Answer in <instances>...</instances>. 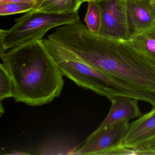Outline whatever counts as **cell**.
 I'll use <instances>...</instances> for the list:
<instances>
[{
  "instance_id": "6da1fadb",
  "label": "cell",
  "mask_w": 155,
  "mask_h": 155,
  "mask_svg": "<svg viewBox=\"0 0 155 155\" xmlns=\"http://www.w3.org/2000/svg\"><path fill=\"white\" fill-rule=\"evenodd\" d=\"M49 38L94 68L155 96V62L129 40L95 34L81 20L58 27Z\"/></svg>"
},
{
  "instance_id": "7a4b0ae2",
  "label": "cell",
  "mask_w": 155,
  "mask_h": 155,
  "mask_svg": "<svg viewBox=\"0 0 155 155\" xmlns=\"http://www.w3.org/2000/svg\"><path fill=\"white\" fill-rule=\"evenodd\" d=\"M0 57L12 79L16 102L42 106L61 94L63 75L43 40L12 49Z\"/></svg>"
},
{
  "instance_id": "3957f363",
  "label": "cell",
  "mask_w": 155,
  "mask_h": 155,
  "mask_svg": "<svg viewBox=\"0 0 155 155\" xmlns=\"http://www.w3.org/2000/svg\"><path fill=\"white\" fill-rule=\"evenodd\" d=\"M43 42L63 76L81 87L111 101L117 96L130 97L155 107V96L140 91L81 61L73 54L47 38Z\"/></svg>"
},
{
  "instance_id": "277c9868",
  "label": "cell",
  "mask_w": 155,
  "mask_h": 155,
  "mask_svg": "<svg viewBox=\"0 0 155 155\" xmlns=\"http://www.w3.org/2000/svg\"><path fill=\"white\" fill-rule=\"evenodd\" d=\"M80 20L78 12L50 14L32 11L15 20L8 30H0V55L34 40H42L51 30Z\"/></svg>"
},
{
  "instance_id": "5b68a950",
  "label": "cell",
  "mask_w": 155,
  "mask_h": 155,
  "mask_svg": "<svg viewBox=\"0 0 155 155\" xmlns=\"http://www.w3.org/2000/svg\"><path fill=\"white\" fill-rule=\"evenodd\" d=\"M127 0H100L101 23L99 35L129 40L131 35L127 13Z\"/></svg>"
},
{
  "instance_id": "8992f818",
  "label": "cell",
  "mask_w": 155,
  "mask_h": 155,
  "mask_svg": "<svg viewBox=\"0 0 155 155\" xmlns=\"http://www.w3.org/2000/svg\"><path fill=\"white\" fill-rule=\"evenodd\" d=\"M129 120L119 121L91 133L84 144L73 155H105L122 145V141L130 127Z\"/></svg>"
},
{
  "instance_id": "52a82bcc",
  "label": "cell",
  "mask_w": 155,
  "mask_h": 155,
  "mask_svg": "<svg viewBox=\"0 0 155 155\" xmlns=\"http://www.w3.org/2000/svg\"><path fill=\"white\" fill-rule=\"evenodd\" d=\"M155 141V107L130 124L122 145L134 150L143 148Z\"/></svg>"
},
{
  "instance_id": "ba28073f",
  "label": "cell",
  "mask_w": 155,
  "mask_h": 155,
  "mask_svg": "<svg viewBox=\"0 0 155 155\" xmlns=\"http://www.w3.org/2000/svg\"><path fill=\"white\" fill-rule=\"evenodd\" d=\"M111 107L107 117L96 131H98L121 120H130L142 115L138 101L134 98L117 96L111 101Z\"/></svg>"
},
{
  "instance_id": "9c48e42d",
  "label": "cell",
  "mask_w": 155,
  "mask_h": 155,
  "mask_svg": "<svg viewBox=\"0 0 155 155\" xmlns=\"http://www.w3.org/2000/svg\"><path fill=\"white\" fill-rule=\"evenodd\" d=\"M127 13L131 34L141 32L155 23V14L150 0H127Z\"/></svg>"
},
{
  "instance_id": "30bf717a",
  "label": "cell",
  "mask_w": 155,
  "mask_h": 155,
  "mask_svg": "<svg viewBox=\"0 0 155 155\" xmlns=\"http://www.w3.org/2000/svg\"><path fill=\"white\" fill-rule=\"evenodd\" d=\"M129 41L137 50L155 62V23L145 30L131 34Z\"/></svg>"
},
{
  "instance_id": "8fae6325",
  "label": "cell",
  "mask_w": 155,
  "mask_h": 155,
  "mask_svg": "<svg viewBox=\"0 0 155 155\" xmlns=\"http://www.w3.org/2000/svg\"><path fill=\"white\" fill-rule=\"evenodd\" d=\"M81 5L80 0H44L34 11L47 14H70L78 12Z\"/></svg>"
},
{
  "instance_id": "7c38bea8",
  "label": "cell",
  "mask_w": 155,
  "mask_h": 155,
  "mask_svg": "<svg viewBox=\"0 0 155 155\" xmlns=\"http://www.w3.org/2000/svg\"><path fill=\"white\" fill-rule=\"evenodd\" d=\"M101 10L98 2H88L87 13L84 18L86 26L91 32L99 34L101 23Z\"/></svg>"
},
{
  "instance_id": "4fadbf2b",
  "label": "cell",
  "mask_w": 155,
  "mask_h": 155,
  "mask_svg": "<svg viewBox=\"0 0 155 155\" xmlns=\"http://www.w3.org/2000/svg\"><path fill=\"white\" fill-rule=\"evenodd\" d=\"M13 86L9 73L2 63L0 64V101L13 97Z\"/></svg>"
},
{
  "instance_id": "5bb4252c",
  "label": "cell",
  "mask_w": 155,
  "mask_h": 155,
  "mask_svg": "<svg viewBox=\"0 0 155 155\" xmlns=\"http://www.w3.org/2000/svg\"><path fill=\"white\" fill-rule=\"evenodd\" d=\"M33 10L34 8L31 5L24 2H9L0 4V15L1 16L28 13Z\"/></svg>"
},
{
  "instance_id": "9a60e30c",
  "label": "cell",
  "mask_w": 155,
  "mask_h": 155,
  "mask_svg": "<svg viewBox=\"0 0 155 155\" xmlns=\"http://www.w3.org/2000/svg\"><path fill=\"white\" fill-rule=\"evenodd\" d=\"M44 0H0V4L9 2H24L30 4L33 7L34 10H36L41 5Z\"/></svg>"
},
{
  "instance_id": "2e32d148",
  "label": "cell",
  "mask_w": 155,
  "mask_h": 155,
  "mask_svg": "<svg viewBox=\"0 0 155 155\" xmlns=\"http://www.w3.org/2000/svg\"><path fill=\"white\" fill-rule=\"evenodd\" d=\"M150 3L155 14V0H150Z\"/></svg>"
},
{
  "instance_id": "e0dca14e",
  "label": "cell",
  "mask_w": 155,
  "mask_h": 155,
  "mask_svg": "<svg viewBox=\"0 0 155 155\" xmlns=\"http://www.w3.org/2000/svg\"><path fill=\"white\" fill-rule=\"evenodd\" d=\"M9 154L10 155H24V154H28V153H23V152H20V151H13L12 153H9Z\"/></svg>"
},
{
  "instance_id": "ac0fdd59",
  "label": "cell",
  "mask_w": 155,
  "mask_h": 155,
  "mask_svg": "<svg viewBox=\"0 0 155 155\" xmlns=\"http://www.w3.org/2000/svg\"><path fill=\"white\" fill-rule=\"evenodd\" d=\"M99 1H100V0H80L81 4L84 2H98Z\"/></svg>"
},
{
  "instance_id": "d6986e66",
  "label": "cell",
  "mask_w": 155,
  "mask_h": 155,
  "mask_svg": "<svg viewBox=\"0 0 155 155\" xmlns=\"http://www.w3.org/2000/svg\"><path fill=\"white\" fill-rule=\"evenodd\" d=\"M152 148L153 150L155 152V141L152 144Z\"/></svg>"
}]
</instances>
